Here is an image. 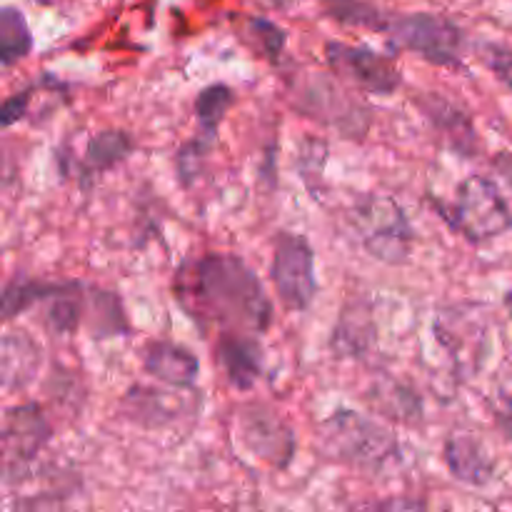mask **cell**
<instances>
[{"label": "cell", "instance_id": "obj_1", "mask_svg": "<svg viewBox=\"0 0 512 512\" xmlns=\"http://www.w3.org/2000/svg\"><path fill=\"white\" fill-rule=\"evenodd\" d=\"M175 298L190 320L220 333H265L273 303L255 270L233 253H208L178 265Z\"/></svg>", "mask_w": 512, "mask_h": 512}, {"label": "cell", "instance_id": "obj_2", "mask_svg": "<svg viewBox=\"0 0 512 512\" xmlns=\"http://www.w3.org/2000/svg\"><path fill=\"white\" fill-rule=\"evenodd\" d=\"M318 448L325 458L363 473H383L400 458L398 438L355 410H338L318 425Z\"/></svg>", "mask_w": 512, "mask_h": 512}, {"label": "cell", "instance_id": "obj_3", "mask_svg": "<svg viewBox=\"0 0 512 512\" xmlns=\"http://www.w3.org/2000/svg\"><path fill=\"white\" fill-rule=\"evenodd\" d=\"M353 225L363 248L385 265L408 263L415 245L413 225L393 195L368 193L355 203Z\"/></svg>", "mask_w": 512, "mask_h": 512}, {"label": "cell", "instance_id": "obj_4", "mask_svg": "<svg viewBox=\"0 0 512 512\" xmlns=\"http://www.w3.org/2000/svg\"><path fill=\"white\" fill-rule=\"evenodd\" d=\"M448 223L470 243H488L512 230V210L498 185L485 175H470L455 190L450 208H443Z\"/></svg>", "mask_w": 512, "mask_h": 512}, {"label": "cell", "instance_id": "obj_5", "mask_svg": "<svg viewBox=\"0 0 512 512\" xmlns=\"http://www.w3.org/2000/svg\"><path fill=\"white\" fill-rule=\"evenodd\" d=\"M390 43L400 50L420 55L443 68H460L465 55V33L445 15L410 13L390 20Z\"/></svg>", "mask_w": 512, "mask_h": 512}, {"label": "cell", "instance_id": "obj_6", "mask_svg": "<svg viewBox=\"0 0 512 512\" xmlns=\"http://www.w3.org/2000/svg\"><path fill=\"white\" fill-rule=\"evenodd\" d=\"M53 438L48 418L38 403H23L3 415L0 450H3V483H20L45 445Z\"/></svg>", "mask_w": 512, "mask_h": 512}, {"label": "cell", "instance_id": "obj_7", "mask_svg": "<svg viewBox=\"0 0 512 512\" xmlns=\"http://www.w3.org/2000/svg\"><path fill=\"white\" fill-rule=\"evenodd\" d=\"M270 280L285 308L295 313L310 308L318 293V278H315V253L303 235H278L273 263H270Z\"/></svg>", "mask_w": 512, "mask_h": 512}, {"label": "cell", "instance_id": "obj_8", "mask_svg": "<svg viewBox=\"0 0 512 512\" xmlns=\"http://www.w3.org/2000/svg\"><path fill=\"white\" fill-rule=\"evenodd\" d=\"M435 338L448 350L460 378H470L488 353V323L478 305H453L435 315Z\"/></svg>", "mask_w": 512, "mask_h": 512}, {"label": "cell", "instance_id": "obj_9", "mask_svg": "<svg viewBox=\"0 0 512 512\" xmlns=\"http://www.w3.org/2000/svg\"><path fill=\"white\" fill-rule=\"evenodd\" d=\"M295 105L303 115L315 120H323L325 125L345 130L348 135H365L370 123V115L365 105L350 100L338 85L325 75H310L293 83Z\"/></svg>", "mask_w": 512, "mask_h": 512}, {"label": "cell", "instance_id": "obj_10", "mask_svg": "<svg viewBox=\"0 0 512 512\" xmlns=\"http://www.w3.org/2000/svg\"><path fill=\"white\" fill-rule=\"evenodd\" d=\"M325 60L338 78L350 80L370 95H393L403 83V75L393 58L375 53L365 45L330 40L325 45Z\"/></svg>", "mask_w": 512, "mask_h": 512}, {"label": "cell", "instance_id": "obj_11", "mask_svg": "<svg viewBox=\"0 0 512 512\" xmlns=\"http://www.w3.org/2000/svg\"><path fill=\"white\" fill-rule=\"evenodd\" d=\"M238 438L245 450L273 468H285L293 460V430L268 408L250 405L238 410Z\"/></svg>", "mask_w": 512, "mask_h": 512}, {"label": "cell", "instance_id": "obj_12", "mask_svg": "<svg viewBox=\"0 0 512 512\" xmlns=\"http://www.w3.org/2000/svg\"><path fill=\"white\" fill-rule=\"evenodd\" d=\"M445 465L455 480L470 488H483L495 478V463L485 445L465 430H458L445 440Z\"/></svg>", "mask_w": 512, "mask_h": 512}, {"label": "cell", "instance_id": "obj_13", "mask_svg": "<svg viewBox=\"0 0 512 512\" xmlns=\"http://www.w3.org/2000/svg\"><path fill=\"white\" fill-rule=\"evenodd\" d=\"M218 363L233 388L248 390L263 375V350L253 333H223L218 340Z\"/></svg>", "mask_w": 512, "mask_h": 512}, {"label": "cell", "instance_id": "obj_14", "mask_svg": "<svg viewBox=\"0 0 512 512\" xmlns=\"http://www.w3.org/2000/svg\"><path fill=\"white\" fill-rule=\"evenodd\" d=\"M145 373L153 375L170 388H193L198 380L200 363L190 350L175 343H150L145 350Z\"/></svg>", "mask_w": 512, "mask_h": 512}, {"label": "cell", "instance_id": "obj_15", "mask_svg": "<svg viewBox=\"0 0 512 512\" xmlns=\"http://www.w3.org/2000/svg\"><path fill=\"white\" fill-rule=\"evenodd\" d=\"M40 355L38 343L30 338L23 330H10L3 335V345H0V375H3L5 390H18L33 383L35 373L40 370Z\"/></svg>", "mask_w": 512, "mask_h": 512}, {"label": "cell", "instance_id": "obj_16", "mask_svg": "<svg viewBox=\"0 0 512 512\" xmlns=\"http://www.w3.org/2000/svg\"><path fill=\"white\" fill-rule=\"evenodd\" d=\"M83 285L55 283V290L43 300V323L53 335H68L83 320Z\"/></svg>", "mask_w": 512, "mask_h": 512}, {"label": "cell", "instance_id": "obj_17", "mask_svg": "<svg viewBox=\"0 0 512 512\" xmlns=\"http://www.w3.org/2000/svg\"><path fill=\"white\" fill-rule=\"evenodd\" d=\"M375 343V325L370 318L368 308L358 305H348L338 320V328L333 335V348L338 355H350V358H360L370 345Z\"/></svg>", "mask_w": 512, "mask_h": 512}, {"label": "cell", "instance_id": "obj_18", "mask_svg": "<svg viewBox=\"0 0 512 512\" xmlns=\"http://www.w3.org/2000/svg\"><path fill=\"white\" fill-rule=\"evenodd\" d=\"M368 400L380 415L400 423H415L423 415V400L395 380H378L368 393Z\"/></svg>", "mask_w": 512, "mask_h": 512}, {"label": "cell", "instance_id": "obj_19", "mask_svg": "<svg viewBox=\"0 0 512 512\" xmlns=\"http://www.w3.org/2000/svg\"><path fill=\"white\" fill-rule=\"evenodd\" d=\"M133 153V138L123 130H103L85 145L83 175H100Z\"/></svg>", "mask_w": 512, "mask_h": 512}, {"label": "cell", "instance_id": "obj_20", "mask_svg": "<svg viewBox=\"0 0 512 512\" xmlns=\"http://www.w3.org/2000/svg\"><path fill=\"white\" fill-rule=\"evenodd\" d=\"M33 48V35H30L25 15L18 8H3L0 13V63L8 70Z\"/></svg>", "mask_w": 512, "mask_h": 512}, {"label": "cell", "instance_id": "obj_21", "mask_svg": "<svg viewBox=\"0 0 512 512\" xmlns=\"http://www.w3.org/2000/svg\"><path fill=\"white\" fill-rule=\"evenodd\" d=\"M325 13L340 25L368 30H388L390 20L380 8L370 5L368 0H323Z\"/></svg>", "mask_w": 512, "mask_h": 512}, {"label": "cell", "instance_id": "obj_22", "mask_svg": "<svg viewBox=\"0 0 512 512\" xmlns=\"http://www.w3.org/2000/svg\"><path fill=\"white\" fill-rule=\"evenodd\" d=\"M55 290V283H45V280H30L25 275H15L3 293V318L13 320L25 310L35 308L43 303L50 293Z\"/></svg>", "mask_w": 512, "mask_h": 512}, {"label": "cell", "instance_id": "obj_23", "mask_svg": "<svg viewBox=\"0 0 512 512\" xmlns=\"http://www.w3.org/2000/svg\"><path fill=\"white\" fill-rule=\"evenodd\" d=\"M233 105V90L223 83L208 85L205 90H200L198 98H195V118H198L200 130L208 138H218V128L223 123L225 113Z\"/></svg>", "mask_w": 512, "mask_h": 512}, {"label": "cell", "instance_id": "obj_24", "mask_svg": "<svg viewBox=\"0 0 512 512\" xmlns=\"http://www.w3.org/2000/svg\"><path fill=\"white\" fill-rule=\"evenodd\" d=\"M210 145H213V138L208 135H198L195 140L185 143L183 148L178 150V178L183 180V185H190L200 175V163L208 155Z\"/></svg>", "mask_w": 512, "mask_h": 512}, {"label": "cell", "instance_id": "obj_25", "mask_svg": "<svg viewBox=\"0 0 512 512\" xmlns=\"http://www.w3.org/2000/svg\"><path fill=\"white\" fill-rule=\"evenodd\" d=\"M250 35H253L258 48L263 50V55H268L270 60H278L280 55H283L285 43H288V33L265 18L250 20Z\"/></svg>", "mask_w": 512, "mask_h": 512}, {"label": "cell", "instance_id": "obj_26", "mask_svg": "<svg viewBox=\"0 0 512 512\" xmlns=\"http://www.w3.org/2000/svg\"><path fill=\"white\" fill-rule=\"evenodd\" d=\"M483 58L485 63H488V68L512 90V48H508V45L488 43L483 48Z\"/></svg>", "mask_w": 512, "mask_h": 512}, {"label": "cell", "instance_id": "obj_27", "mask_svg": "<svg viewBox=\"0 0 512 512\" xmlns=\"http://www.w3.org/2000/svg\"><path fill=\"white\" fill-rule=\"evenodd\" d=\"M28 103H30V90H23V93H18V95H13V98L5 100L3 115H0V120H3L5 128H8V125H13L15 120H20L25 113H28Z\"/></svg>", "mask_w": 512, "mask_h": 512}, {"label": "cell", "instance_id": "obj_28", "mask_svg": "<svg viewBox=\"0 0 512 512\" xmlns=\"http://www.w3.org/2000/svg\"><path fill=\"white\" fill-rule=\"evenodd\" d=\"M495 420H498V428L503 430L505 438L512 443V393L500 400V405L495 408Z\"/></svg>", "mask_w": 512, "mask_h": 512}, {"label": "cell", "instance_id": "obj_29", "mask_svg": "<svg viewBox=\"0 0 512 512\" xmlns=\"http://www.w3.org/2000/svg\"><path fill=\"white\" fill-rule=\"evenodd\" d=\"M495 168H498L500 175H503V178L512 185V153H508V150L498 153V158H495Z\"/></svg>", "mask_w": 512, "mask_h": 512}, {"label": "cell", "instance_id": "obj_30", "mask_svg": "<svg viewBox=\"0 0 512 512\" xmlns=\"http://www.w3.org/2000/svg\"><path fill=\"white\" fill-rule=\"evenodd\" d=\"M505 305H508V313H510V318H512V290L508 293V298H505Z\"/></svg>", "mask_w": 512, "mask_h": 512}]
</instances>
